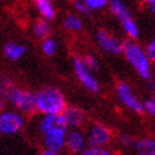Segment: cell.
<instances>
[{
  "label": "cell",
  "instance_id": "4316f807",
  "mask_svg": "<svg viewBox=\"0 0 155 155\" xmlns=\"http://www.w3.org/2000/svg\"><path fill=\"white\" fill-rule=\"evenodd\" d=\"M147 54L151 58V61H155V36L151 38V41L147 44Z\"/></svg>",
  "mask_w": 155,
  "mask_h": 155
},
{
  "label": "cell",
  "instance_id": "3957f363",
  "mask_svg": "<svg viewBox=\"0 0 155 155\" xmlns=\"http://www.w3.org/2000/svg\"><path fill=\"white\" fill-rule=\"evenodd\" d=\"M125 60L131 64L135 73L144 80H151L152 77V67H151V58L147 54V50L142 48L140 44H137L134 40L124 41V51H122Z\"/></svg>",
  "mask_w": 155,
  "mask_h": 155
},
{
  "label": "cell",
  "instance_id": "52a82bcc",
  "mask_svg": "<svg viewBox=\"0 0 155 155\" xmlns=\"http://www.w3.org/2000/svg\"><path fill=\"white\" fill-rule=\"evenodd\" d=\"M117 97L120 98L125 107L135 114H142L144 113V103L140 101V98L135 95V93L132 91L131 85L127 83H118L117 88H115Z\"/></svg>",
  "mask_w": 155,
  "mask_h": 155
},
{
  "label": "cell",
  "instance_id": "44dd1931",
  "mask_svg": "<svg viewBox=\"0 0 155 155\" xmlns=\"http://www.w3.org/2000/svg\"><path fill=\"white\" fill-rule=\"evenodd\" d=\"M90 12H95V10H103L104 7L110 6V0H83Z\"/></svg>",
  "mask_w": 155,
  "mask_h": 155
},
{
  "label": "cell",
  "instance_id": "e0dca14e",
  "mask_svg": "<svg viewBox=\"0 0 155 155\" xmlns=\"http://www.w3.org/2000/svg\"><path fill=\"white\" fill-rule=\"evenodd\" d=\"M63 24H64V28L67 31H71V33H77V31L83 30V20L77 14H67Z\"/></svg>",
  "mask_w": 155,
  "mask_h": 155
},
{
  "label": "cell",
  "instance_id": "ffe728a7",
  "mask_svg": "<svg viewBox=\"0 0 155 155\" xmlns=\"http://www.w3.org/2000/svg\"><path fill=\"white\" fill-rule=\"evenodd\" d=\"M41 51L44 53L46 56H48V57L54 56V54L57 53V41L54 40V38H51V37L43 40L41 41Z\"/></svg>",
  "mask_w": 155,
  "mask_h": 155
},
{
  "label": "cell",
  "instance_id": "5b68a950",
  "mask_svg": "<svg viewBox=\"0 0 155 155\" xmlns=\"http://www.w3.org/2000/svg\"><path fill=\"white\" fill-rule=\"evenodd\" d=\"M73 68H74V74L77 77V80L80 81L90 93H98L100 83L95 78V75L93 74V71L85 66L83 57H73Z\"/></svg>",
  "mask_w": 155,
  "mask_h": 155
},
{
  "label": "cell",
  "instance_id": "277c9868",
  "mask_svg": "<svg viewBox=\"0 0 155 155\" xmlns=\"http://www.w3.org/2000/svg\"><path fill=\"white\" fill-rule=\"evenodd\" d=\"M85 137H87L88 147H93V148H107L111 144V141H113V131L107 125L101 124V122H94V124H91L87 128Z\"/></svg>",
  "mask_w": 155,
  "mask_h": 155
},
{
  "label": "cell",
  "instance_id": "d4e9b609",
  "mask_svg": "<svg viewBox=\"0 0 155 155\" xmlns=\"http://www.w3.org/2000/svg\"><path fill=\"white\" fill-rule=\"evenodd\" d=\"M73 6H74V10L77 13L83 14V16L90 14V9L83 3V0H74V2H73Z\"/></svg>",
  "mask_w": 155,
  "mask_h": 155
},
{
  "label": "cell",
  "instance_id": "f1b7e54d",
  "mask_svg": "<svg viewBox=\"0 0 155 155\" xmlns=\"http://www.w3.org/2000/svg\"><path fill=\"white\" fill-rule=\"evenodd\" d=\"M144 3L150 6L151 12H152V14L155 16V0H144Z\"/></svg>",
  "mask_w": 155,
  "mask_h": 155
},
{
  "label": "cell",
  "instance_id": "d6986e66",
  "mask_svg": "<svg viewBox=\"0 0 155 155\" xmlns=\"http://www.w3.org/2000/svg\"><path fill=\"white\" fill-rule=\"evenodd\" d=\"M137 150L145 155H155V140L154 138H141L137 141Z\"/></svg>",
  "mask_w": 155,
  "mask_h": 155
},
{
  "label": "cell",
  "instance_id": "9c48e42d",
  "mask_svg": "<svg viewBox=\"0 0 155 155\" xmlns=\"http://www.w3.org/2000/svg\"><path fill=\"white\" fill-rule=\"evenodd\" d=\"M95 41L104 51L114 54V56L122 54V51H124V41L118 40L115 36H113L105 30H98L95 33Z\"/></svg>",
  "mask_w": 155,
  "mask_h": 155
},
{
  "label": "cell",
  "instance_id": "cb8c5ba5",
  "mask_svg": "<svg viewBox=\"0 0 155 155\" xmlns=\"http://www.w3.org/2000/svg\"><path fill=\"white\" fill-rule=\"evenodd\" d=\"M137 141L134 137L131 135H121L120 137V142H121L122 147H125V148H137Z\"/></svg>",
  "mask_w": 155,
  "mask_h": 155
},
{
  "label": "cell",
  "instance_id": "f546056e",
  "mask_svg": "<svg viewBox=\"0 0 155 155\" xmlns=\"http://www.w3.org/2000/svg\"><path fill=\"white\" fill-rule=\"evenodd\" d=\"M150 90H151V93H152V95H155V81H151L150 83Z\"/></svg>",
  "mask_w": 155,
  "mask_h": 155
},
{
  "label": "cell",
  "instance_id": "8992f818",
  "mask_svg": "<svg viewBox=\"0 0 155 155\" xmlns=\"http://www.w3.org/2000/svg\"><path fill=\"white\" fill-rule=\"evenodd\" d=\"M24 127V117L19 111H2L0 114V132L3 135H14Z\"/></svg>",
  "mask_w": 155,
  "mask_h": 155
},
{
  "label": "cell",
  "instance_id": "8fae6325",
  "mask_svg": "<svg viewBox=\"0 0 155 155\" xmlns=\"http://www.w3.org/2000/svg\"><path fill=\"white\" fill-rule=\"evenodd\" d=\"M63 117H64V120H66L67 125H68L70 130H78L85 121L84 111L78 107H74V105L67 107L66 111L63 113Z\"/></svg>",
  "mask_w": 155,
  "mask_h": 155
},
{
  "label": "cell",
  "instance_id": "2e32d148",
  "mask_svg": "<svg viewBox=\"0 0 155 155\" xmlns=\"http://www.w3.org/2000/svg\"><path fill=\"white\" fill-rule=\"evenodd\" d=\"M33 34L36 36L37 38L40 40H46V38L50 37V34H51V26H50V21L46 19H38L36 20L33 23Z\"/></svg>",
  "mask_w": 155,
  "mask_h": 155
},
{
  "label": "cell",
  "instance_id": "4fadbf2b",
  "mask_svg": "<svg viewBox=\"0 0 155 155\" xmlns=\"http://www.w3.org/2000/svg\"><path fill=\"white\" fill-rule=\"evenodd\" d=\"M110 12L113 13V16L115 19L122 23L127 19H131V12H130V7L128 5L124 2V0H110Z\"/></svg>",
  "mask_w": 155,
  "mask_h": 155
},
{
  "label": "cell",
  "instance_id": "9a60e30c",
  "mask_svg": "<svg viewBox=\"0 0 155 155\" xmlns=\"http://www.w3.org/2000/svg\"><path fill=\"white\" fill-rule=\"evenodd\" d=\"M33 3L38 14L41 16V19L50 21L56 17V6H54L53 0H33Z\"/></svg>",
  "mask_w": 155,
  "mask_h": 155
},
{
  "label": "cell",
  "instance_id": "603a6c76",
  "mask_svg": "<svg viewBox=\"0 0 155 155\" xmlns=\"http://www.w3.org/2000/svg\"><path fill=\"white\" fill-rule=\"evenodd\" d=\"M144 113L155 118V95H151L150 98L144 101Z\"/></svg>",
  "mask_w": 155,
  "mask_h": 155
},
{
  "label": "cell",
  "instance_id": "484cf974",
  "mask_svg": "<svg viewBox=\"0 0 155 155\" xmlns=\"http://www.w3.org/2000/svg\"><path fill=\"white\" fill-rule=\"evenodd\" d=\"M83 58H84L85 66L88 67L91 71H95L97 68H98V61H97V58H95L94 56H91V54H87V56H84Z\"/></svg>",
  "mask_w": 155,
  "mask_h": 155
},
{
  "label": "cell",
  "instance_id": "7a4b0ae2",
  "mask_svg": "<svg viewBox=\"0 0 155 155\" xmlns=\"http://www.w3.org/2000/svg\"><path fill=\"white\" fill-rule=\"evenodd\" d=\"M67 108L64 94L56 87H44L36 93V111L43 115L63 114Z\"/></svg>",
  "mask_w": 155,
  "mask_h": 155
},
{
  "label": "cell",
  "instance_id": "30bf717a",
  "mask_svg": "<svg viewBox=\"0 0 155 155\" xmlns=\"http://www.w3.org/2000/svg\"><path fill=\"white\" fill-rule=\"evenodd\" d=\"M88 148L87 144V137L83 131L80 130H70L67 132L66 138V150L71 154L80 155L81 152H84Z\"/></svg>",
  "mask_w": 155,
  "mask_h": 155
},
{
  "label": "cell",
  "instance_id": "ac0fdd59",
  "mask_svg": "<svg viewBox=\"0 0 155 155\" xmlns=\"http://www.w3.org/2000/svg\"><path fill=\"white\" fill-rule=\"evenodd\" d=\"M121 27L130 40H137V38L140 37V27H138L137 21L132 17L131 19H127L125 21H122Z\"/></svg>",
  "mask_w": 155,
  "mask_h": 155
},
{
  "label": "cell",
  "instance_id": "ba28073f",
  "mask_svg": "<svg viewBox=\"0 0 155 155\" xmlns=\"http://www.w3.org/2000/svg\"><path fill=\"white\" fill-rule=\"evenodd\" d=\"M38 131L41 132V135H47L53 132H68L70 128L63 114H57V115H43L41 121L38 124Z\"/></svg>",
  "mask_w": 155,
  "mask_h": 155
},
{
  "label": "cell",
  "instance_id": "83f0119b",
  "mask_svg": "<svg viewBox=\"0 0 155 155\" xmlns=\"http://www.w3.org/2000/svg\"><path fill=\"white\" fill-rule=\"evenodd\" d=\"M38 155H63V152H57V151H50V150H43Z\"/></svg>",
  "mask_w": 155,
  "mask_h": 155
},
{
  "label": "cell",
  "instance_id": "7402d4cb",
  "mask_svg": "<svg viewBox=\"0 0 155 155\" xmlns=\"http://www.w3.org/2000/svg\"><path fill=\"white\" fill-rule=\"evenodd\" d=\"M80 155H115V154L111 150H108V148H93V147H88Z\"/></svg>",
  "mask_w": 155,
  "mask_h": 155
},
{
  "label": "cell",
  "instance_id": "7c38bea8",
  "mask_svg": "<svg viewBox=\"0 0 155 155\" xmlns=\"http://www.w3.org/2000/svg\"><path fill=\"white\" fill-rule=\"evenodd\" d=\"M66 138H67V132H53V134L43 135L44 150L61 152L66 148Z\"/></svg>",
  "mask_w": 155,
  "mask_h": 155
},
{
  "label": "cell",
  "instance_id": "5bb4252c",
  "mask_svg": "<svg viewBox=\"0 0 155 155\" xmlns=\"http://www.w3.org/2000/svg\"><path fill=\"white\" fill-rule=\"evenodd\" d=\"M3 54L7 60L17 61L26 54V46L16 41H7L3 46Z\"/></svg>",
  "mask_w": 155,
  "mask_h": 155
},
{
  "label": "cell",
  "instance_id": "6da1fadb",
  "mask_svg": "<svg viewBox=\"0 0 155 155\" xmlns=\"http://www.w3.org/2000/svg\"><path fill=\"white\" fill-rule=\"evenodd\" d=\"M2 97L21 114H31L36 111V94L14 85L7 78H3L2 83Z\"/></svg>",
  "mask_w": 155,
  "mask_h": 155
},
{
  "label": "cell",
  "instance_id": "4dcf8cb0",
  "mask_svg": "<svg viewBox=\"0 0 155 155\" xmlns=\"http://www.w3.org/2000/svg\"><path fill=\"white\" fill-rule=\"evenodd\" d=\"M135 155H145V154H142V152H137Z\"/></svg>",
  "mask_w": 155,
  "mask_h": 155
}]
</instances>
